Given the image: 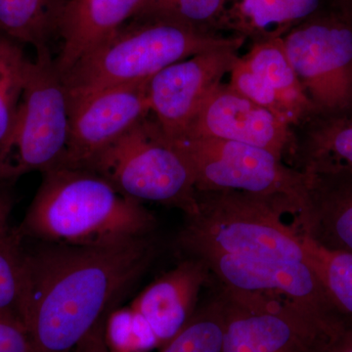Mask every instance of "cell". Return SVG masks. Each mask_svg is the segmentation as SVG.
Masks as SVG:
<instances>
[{
  "label": "cell",
  "instance_id": "cell-6",
  "mask_svg": "<svg viewBox=\"0 0 352 352\" xmlns=\"http://www.w3.org/2000/svg\"><path fill=\"white\" fill-rule=\"evenodd\" d=\"M69 97L50 51L29 61L15 126L0 161V182L66 164Z\"/></svg>",
  "mask_w": 352,
  "mask_h": 352
},
{
  "label": "cell",
  "instance_id": "cell-10",
  "mask_svg": "<svg viewBox=\"0 0 352 352\" xmlns=\"http://www.w3.org/2000/svg\"><path fill=\"white\" fill-rule=\"evenodd\" d=\"M245 39L166 67L148 82L151 113L170 139L184 135L212 91L229 75Z\"/></svg>",
  "mask_w": 352,
  "mask_h": 352
},
{
  "label": "cell",
  "instance_id": "cell-13",
  "mask_svg": "<svg viewBox=\"0 0 352 352\" xmlns=\"http://www.w3.org/2000/svg\"><path fill=\"white\" fill-rule=\"evenodd\" d=\"M183 138L236 141L263 148L282 160L296 145L288 122L223 82L208 97Z\"/></svg>",
  "mask_w": 352,
  "mask_h": 352
},
{
  "label": "cell",
  "instance_id": "cell-5",
  "mask_svg": "<svg viewBox=\"0 0 352 352\" xmlns=\"http://www.w3.org/2000/svg\"><path fill=\"white\" fill-rule=\"evenodd\" d=\"M85 168L108 180L124 196L198 214L193 175L186 159L152 115L108 146Z\"/></svg>",
  "mask_w": 352,
  "mask_h": 352
},
{
  "label": "cell",
  "instance_id": "cell-27",
  "mask_svg": "<svg viewBox=\"0 0 352 352\" xmlns=\"http://www.w3.org/2000/svg\"><path fill=\"white\" fill-rule=\"evenodd\" d=\"M106 318L99 322L89 333L80 340L74 352H110L104 336Z\"/></svg>",
  "mask_w": 352,
  "mask_h": 352
},
{
  "label": "cell",
  "instance_id": "cell-14",
  "mask_svg": "<svg viewBox=\"0 0 352 352\" xmlns=\"http://www.w3.org/2000/svg\"><path fill=\"white\" fill-rule=\"evenodd\" d=\"M212 274L201 259L189 256L146 287L129 305L156 338L159 351L178 335L198 309L201 289Z\"/></svg>",
  "mask_w": 352,
  "mask_h": 352
},
{
  "label": "cell",
  "instance_id": "cell-17",
  "mask_svg": "<svg viewBox=\"0 0 352 352\" xmlns=\"http://www.w3.org/2000/svg\"><path fill=\"white\" fill-rule=\"evenodd\" d=\"M242 57L276 94L293 127L302 126L318 116L289 63L282 36L252 41L251 48Z\"/></svg>",
  "mask_w": 352,
  "mask_h": 352
},
{
  "label": "cell",
  "instance_id": "cell-7",
  "mask_svg": "<svg viewBox=\"0 0 352 352\" xmlns=\"http://www.w3.org/2000/svg\"><path fill=\"white\" fill-rule=\"evenodd\" d=\"M173 141L191 168L197 191H236L280 199L302 212L308 185V173L302 168H292L263 148L236 141Z\"/></svg>",
  "mask_w": 352,
  "mask_h": 352
},
{
  "label": "cell",
  "instance_id": "cell-15",
  "mask_svg": "<svg viewBox=\"0 0 352 352\" xmlns=\"http://www.w3.org/2000/svg\"><path fill=\"white\" fill-rule=\"evenodd\" d=\"M307 197L298 227L322 247L352 252V168H302Z\"/></svg>",
  "mask_w": 352,
  "mask_h": 352
},
{
  "label": "cell",
  "instance_id": "cell-3",
  "mask_svg": "<svg viewBox=\"0 0 352 352\" xmlns=\"http://www.w3.org/2000/svg\"><path fill=\"white\" fill-rule=\"evenodd\" d=\"M197 199L198 214L187 217L178 240L190 256L215 252L308 264L303 234L286 220L300 214L289 201L236 191H197Z\"/></svg>",
  "mask_w": 352,
  "mask_h": 352
},
{
  "label": "cell",
  "instance_id": "cell-30",
  "mask_svg": "<svg viewBox=\"0 0 352 352\" xmlns=\"http://www.w3.org/2000/svg\"><path fill=\"white\" fill-rule=\"evenodd\" d=\"M339 3V8L351 16L352 14V0H337Z\"/></svg>",
  "mask_w": 352,
  "mask_h": 352
},
{
  "label": "cell",
  "instance_id": "cell-12",
  "mask_svg": "<svg viewBox=\"0 0 352 352\" xmlns=\"http://www.w3.org/2000/svg\"><path fill=\"white\" fill-rule=\"evenodd\" d=\"M207 264L221 286L278 298L331 324L346 323L333 308L318 277L307 263H281L206 252L194 256Z\"/></svg>",
  "mask_w": 352,
  "mask_h": 352
},
{
  "label": "cell",
  "instance_id": "cell-21",
  "mask_svg": "<svg viewBox=\"0 0 352 352\" xmlns=\"http://www.w3.org/2000/svg\"><path fill=\"white\" fill-rule=\"evenodd\" d=\"M308 265L316 276L336 311L352 322V252L327 249L303 235Z\"/></svg>",
  "mask_w": 352,
  "mask_h": 352
},
{
  "label": "cell",
  "instance_id": "cell-16",
  "mask_svg": "<svg viewBox=\"0 0 352 352\" xmlns=\"http://www.w3.org/2000/svg\"><path fill=\"white\" fill-rule=\"evenodd\" d=\"M147 0H67L58 18L61 50L55 64L65 75L76 62L138 16Z\"/></svg>",
  "mask_w": 352,
  "mask_h": 352
},
{
  "label": "cell",
  "instance_id": "cell-8",
  "mask_svg": "<svg viewBox=\"0 0 352 352\" xmlns=\"http://www.w3.org/2000/svg\"><path fill=\"white\" fill-rule=\"evenodd\" d=\"M318 116L352 112V20L344 11H320L282 36Z\"/></svg>",
  "mask_w": 352,
  "mask_h": 352
},
{
  "label": "cell",
  "instance_id": "cell-24",
  "mask_svg": "<svg viewBox=\"0 0 352 352\" xmlns=\"http://www.w3.org/2000/svg\"><path fill=\"white\" fill-rule=\"evenodd\" d=\"M22 239L18 229L11 227L0 235V316L20 320L25 252Z\"/></svg>",
  "mask_w": 352,
  "mask_h": 352
},
{
  "label": "cell",
  "instance_id": "cell-19",
  "mask_svg": "<svg viewBox=\"0 0 352 352\" xmlns=\"http://www.w3.org/2000/svg\"><path fill=\"white\" fill-rule=\"evenodd\" d=\"M302 126L307 133L295 147L300 168H352V112L316 116Z\"/></svg>",
  "mask_w": 352,
  "mask_h": 352
},
{
  "label": "cell",
  "instance_id": "cell-26",
  "mask_svg": "<svg viewBox=\"0 0 352 352\" xmlns=\"http://www.w3.org/2000/svg\"><path fill=\"white\" fill-rule=\"evenodd\" d=\"M0 352H38L31 333L20 319L0 316Z\"/></svg>",
  "mask_w": 352,
  "mask_h": 352
},
{
  "label": "cell",
  "instance_id": "cell-18",
  "mask_svg": "<svg viewBox=\"0 0 352 352\" xmlns=\"http://www.w3.org/2000/svg\"><path fill=\"white\" fill-rule=\"evenodd\" d=\"M322 0H236L226 30L252 41L280 38L321 11Z\"/></svg>",
  "mask_w": 352,
  "mask_h": 352
},
{
  "label": "cell",
  "instance_id": "cell-20",
  "mask_svg": "<svg viewBox=\"0 0 352 352\" xmlns=\"http://www.w3.org/2000/svg\"><path fill=\"white\" fill-rule=\"evenodd\" d=\"M61 6L59 0H0V38L30 44L36 53L50 51Z\"/></svg>",
  "mask_w": 352,
  "mask_h": 352
},
{
  "label": "cell",
  "instance_id": "cell-28",
  "mask_svg": "<svg viewBox=\"0 0 352 352\" xmlns=\"http://www.w3.org/2000/svg\"><path fill=\"white\" fill-rule=\"evenodd\" d=\"M323 352H352V322H347L331 338Z\"/></svg>",
  "mask_w": 352,
  "mask_h": 352
},
{
  "label": "cell",
  "instance_id": "cell-23",
  "mask_svg": "<svg viewBox=\"0 0 352 352\" xmlns=\"http://www.w3.org/2000/svg\"><path fill=\"white\" fill-rule=\"evenodd\" d=\"M226 314L219 292L159 352H223Z\"/></svg>",
  "mask_w": 352,
  "mask_h": 352
},
{
  "label": "cell",
  "instance_id": "cell-31",
  "mask_svg": "<svg viewBox=\"0 0 352 352\" xmlns=\"http://www.w3.org/2000/svg\"><path fill=\"white\" fill-rule=\"evenodd\" d=\"M351 15H352V14H351Z\"/></svg>",
  "mask_w": 352,
  "mask_h": 352
},
{
  "label": "cell",
  "instance_id": "cell-11",
  "mask_svg": "<svg viewBox=\"0 0 352 352\" xmlns=\"http://www.w3.org/2000/svg\"><path fill=\"white\" fill-rule=\"evenodd\" d=\"M148 82L69 94V138L65 166L85 168L132 126L152 115Z\"/></svg>",
  "mask_w": 352,
  "mask_h": 352
},
{
  "label": "cell",
  "instance_id": "cell-29",
  "mask_svg": "<svg viewBox=\"0 0 352 352\" xmlns=\"http://www.w3.org/2000/svg\"><path fill=\"white\" fill-rule=\"evenodd\" d=\"M12 200L7 194L0 193V235L9 228V217L12 210Z\"/></svg>",
  "mask_w": 352,
  "mask_h": 352
},
{
  "label": "cell",
  "instance_id": "cell-1",
  "mask_svg": "<svg viewBox=\"0 0 352 352\" xmlns=\"http://www.w3.org/2000/svg\"><path fill=\"white\" fill-rule=\"evenodd\" d=\"M149 238L108 245L43 243L25 252L21 320L38 352H72L154 258Z\"/></svg>",
  "mask_w": 352,
  "mask_h": 352
},
{
  "label": "cell",
  "instance_id": "cell-2",
  "mask_svg": "<svg viewBox=\"0 0 352 352\" xmlns=\"http://www.w3.org/2000/svg\"><path fill=\"white\" fill-rule=\"evenodd\" d=\"M156 217L91 170L59 166L43 180L22 224L23 237L68 245H108L148 237Z\"/></svg>",
  "mask_w": 352,
  "mask_h": 352
},
{
  "label": "cell",
  "instance_id": "cell-4",
  "mask_svg": "<svg viewBox=\"0 0 352 352\" xmlns=\"http://www.w3.org/2000/svg\"><path fill=\"white\" fill-rule=\"evenodd\" d=\"M245 39L161 18H136L80 57L62 76L69 94L149 82L166 67Z\"/></svg>",
  "mask_w": 352,
  "mask_h": 352
},
{
  "label": "cell",
  "instance_id": "cell-25",
  "mask_svg": "<svg viewBox=\"0 0 352 352\" xmlns=\"http://www.w3.org/2000/svg\"><path fill=\"white\" fill-rule=\"evenodd\" d=\"M229 76V87L291 124L286 110L278 100L276 94L268 87L267 83L264 82L261 76L248 66L240 55L231 68Z\"/></svg>",
  "mask_w": 352,
  "mask_h": 352
},
{
  "label": "cell",
  "instance_id": "cell-22",
  "mask_svg": "<svg viewBox=\"0 0 352 352\" xmlns=\"http://www.w3.org/2000/svg\"><path fill=\"white\" fill-rule=\"evenodd\" d=\"M29 61L19 44L0 38V161L15 126Z\"/></svg>",
  "mask_w": 352,
  "mask_h": 352
},
{
  "label": "cell",
  "instance_id": "cell-9",
  "mask_svg": "<svg viewBox=\"0 0 352 352\" xmlns=\"http://www.w3.org/2000/svg\"><path fill=\"white\" fill-rule=\"evenodd\" d=\"M226 314L223 352H323L344 324H331L291 303L219 284Z\"/></svg>",
  "mask_w": 352,
  "mask_h": 352
}]
</instances>
